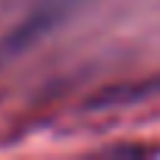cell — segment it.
Here are the masks:
<instances>
[{"mask_svg":"<svg viewBox=\"0 0 160 160\" xmlns=\"http://www.w3.org/2000/svg\"><path fill=\"white\" fill-rule=\"evenodd\" d=\"M151 98H160V72L138 78V82H126V85H113L104 94L94 98V107H132V104H144Z\"/></svg>","mask_w":160,"mask_h":160,"instance_id":"1","label":"cell"}]
</instances>
